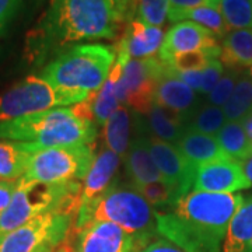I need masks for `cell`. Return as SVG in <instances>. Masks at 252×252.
Segmentation results:
<instances>
[{
	"label": "cell",
	"mask_w": 252,
	"mask_h": 252,
	"mask_svg": "<svg viewBox=\"0 0 252 252\" xmlns=\"http://www.w3.org/2000/svg\"><path fill=\"white\" fill-rule=\"evenodd\" d=\"M224 66L220 62L219 58H213L210 59L206 66L202 69V84H200V90H199V95L206 97L210 91L215 89L217 81L220 80V77L224 73Z\"/></svg>",
	"instance_id": "obj_35"
},
{
	"label": "cell",
	"mask_w": 252,
	"mask_h": 252,
	"mask_svg": "<svg viewBox=\"0 0 252 252\" xmlns=\"http://www.w3.org/2000/svg\"><path fill=\"white\" fill-rule=\"evenodd\" d=\"M135 252H185L182 248H180L178 245L172 244L171 241L158 237L154 238L153 241H150L149 244H146L143 248L137 250Z\"/></svg>",
	"instance_id": "obj_38"
},
{
	"label": "cell",
	"mask_w": 252,
	"mask_h": 252,
	"mask_svg": "<svg viewBox=\"0 0 252 252\" xmlns=\"http://www.w3.org/2000/svg\"><path fill=\"white\" fill-rule=\"evenodd\" d=\"M221 252H252V196L244 198L227 228Z\"/></svg>",
	"instance_id": "obj_22"
},
{
	"label": "cell",
	"mask_w": 252,
	"mask_h": 252,
	"mask_svg": "<svg viewBox=\"0 0 252 252\" xmlns=\"http://www.w3.org/2000/svg\"><path fill=\"white\" fill-rule=\"evenodd\" d=\"M17 188V181H1L0 180V216L9 207L13 195Z\"/></svg>",
	"instance_id": "obj_39"
},
{
	"label": "cell",
	"mask_w": 252,
	"mask_h": 252,
	"mask_svg": "<svg viewBox=\"0 0 252 252\" xmlns=\"http://www.w3.org/2000/svg\"><path fill=\"white\" fill-rule=\"evenodd\" d=\"M248 73H250V76H251V79H252V66L248 69Z\"/></svg>",
	"instance_id": "obj_45"
},
{
	"label": "cell",
	"mask_w": 252,
	"mask_h": 252,
	"mask_svg": "<svg viewBox=\"0 0 252 252\" xmlns=\"http://www.w3.org/2000/svg\"><path fill=\"white\" fill-rule=\"evenodd\" d=\"M111 4H112V9H114L118 21L119 23L127 21L130 0H111Z\"/></svg>",
	"instance_id": "obj_40"
},
{
	"label": "cell",
	"mask_w": 252,
	"mask_h": 252,
	"mask_svg": "<svg viewBox=\"0 0 252 252\" xmlns=\"http://www.w3.org/2000/svg\"><path fill=\"white\" fill-rule=\"evenodd\" d=\"M52 252H74V245H73L70 234H69V237H67L64 241H62V243L59 244Z\"/></svg>",
	"instance_id": "obj_42"
},
{
	"label": "cell",
	"mask_w": 252,
	"mask_h": 252,
	"mask_svg": "<svg viewBox=\"0 0 252 252\" xmlns=\"http://www.w3.org/2000/svg\"><path fill=\"white\" fill-rule=\"evenodd\" d=\"M125 64L115 61L108 79L101 87V90L95 94L94 102H93V114H94V122L95 125L102 127L108 121L111 115L117 111L121 105L118 101V83L122 76V69Z\"/></svg>",
	"instance_id": "obj_25"
},
{
	"label": "cell",
	"mask_w": 252,
	"mask_h": 252,
	"mask_svg": "<svg viewBox=\"0 0 252 252\" xmlns=\"http://www.w3.org/2000/svg\"><path fill=\"white\" fill-rule=\"evenodd\" d=\"M216 0H168V20L171 23H177L178 17L185 11L196 9L200 6L210 4Z\"/></svg>",
	"instance_id": "obj_36"
},
{
	"label": "cell",
	"mask_w": 252,
	"mask_h": 252,
	"mask_svg": "<svg viewBox=\"0 0 252 252\" xmlns=\"http://www.w3.org/2000/svg\"><path fill=\"white\" fill-rule=\"evenodd\" d=\"M98 126L76 115L73 107H61L0 124V139L30 143L32 150L93 144Z\"/></svg>",
	"instance_id": "obj_3"
},
{
	"label": "cell",
	"mask_w": 252,
	"mask_h": 252,
	"mask_svg": "<svg viewBox=\"0 0 252 252\" xmlns=\"http://www.w3.org/2000/svg\"><path fill=\"white\" fill-rule=\"evenodd\" d=\"M243 164L231 158L200 164L196 168L193 190L210 193H234L251 188Z\"/></svg>",
	"instance_id": "obj_15"
},
{
	"label": "cell",
	"mask_w": 252,
	"mask_h": 252,
	"mask_svg": "<svg viewBox=\"0 0 252 252\" xmlns=\"http://www.w3.org/2000/svg\"><path fill=\"white\" fill-rule=\"evenodd\" d=\"M115 59V49L108 45H73L45 64L41 76L59 90L89 97L101 90Z\"/></svg>",
	"instance_id": "obj_4"
},
{
	"label": "cell",
	"mask_w": 252,
	"mask_h": 252,
	"mask_svg": "<svg viewBox=\"0 0 252 252\" xmlns=\"http://www.w3.org/2000/svg\"><path fill=\"white\" fill-rule=\"evenodd\" d=\"M95 158L93 144L38 149L30 158L23 180L67 184L86 178Z\"/></svg>",
	"instance_id": "obj_8"
},
{
	"label": "cell",
	"mask_w": 252,
	"mask_h": 252,
	"mask_svg": "<svg viewBox=\"0 0 252 252\" xmlns=\"http://www.w3.org/2000/svg\"><path fill=\"white\" fill-rule=\"evenodd\" d=\"M32 153L34 150L30 143L0 139V180L18 181L23 178Z\"/></svg>",
	"instance_id": "obj_24"
},
{
	"label": "cell",
	"mask_w": 252,
	"mask_h": 252,
	"mask_svg": "<svg viewBox=\"0 0 252 252\" xmlns=\"http://www.w3.org/2000/svg\"><path fill=\"white\" fill-rule=\"evenodd\" d=\"M133 127L135 136L124 158L126 174L130 181L129 184L139 188L152 182H164L149 149V129L143 115L133 112Z\"/></svg>",
	"instance_id": "obj_13"
},
{
	"label": "cell",
	"mask_w": 252,
	"mask_h": 252,
	"mask_svg": "<svg viewBox=\"0 0 252 252\" xmlns=\"http://www.w3.org/2000/svg\"><path fill=\"white\" fill-rule=\"evenodd\" d=\"M118 26L111 0H51L44 16L28 32L26 58L42 64L74 42L115 38Z\"/></svg>",
	"instance_id": "obj_1"
},
{
	"label": "cell",
	"mask_w": 252,
	"mask_h": 252,
	"mask_svg": "<svg viewBox=\"0 0 252 252\" xmlns=\"http://www.w3.org/2000/svg\"><path fill=\"white\" fill-rule=\"evenodd\" d=\"M86 98V95L56 89L41 74H31L0 94V124L49 109L72 107Z\"/></svg>",
	"instance_id": "obj_7"
},
{
	"label": "cell",
	"mask_w": 252,
	"mask_h": 252,
	"mask_svg": "<svg viewBox=\"0 0 252 252\" xmlns=\"http://www.w3.org/2000/svg\"><path fill=\"white\" fill-rule=\"evenodd\" d=\"M240 122H241V125H243L244 132H245V135H247L248 142H250V144L252 146V111L248 115H245Z\"/></svg>",
	"instance_id": "obj_41"
},
{
	"label": "cell",
	"mask_w": 252,
	"mask_h": 252,
	"mask_svg": "<svg viewBox=\"0 0 252 252\" xmlns=\"http://www.w3.org/2000/svg\"><path fill=\"white\" fill-rule=\"evenodd\" d=\"M156 212H165L177 202L172 189L165 182H152L136 188Z\"/></svg>",
	"instance_id": "obj_32"
},
{
	"label": "cell",
	"mask_w": 252,
	"mask_h": 252,
	"mask_svg": "<svg viewBox=\"0 0 252 252\" xmlns=\"http://www.w3.org/2000/svg\"><path fill=\"white\" fill-rule=\"evenodd\" d=\"M24 0H0V38L6 32L9 24L17 16Z\"/></svg>",
	"instance_id": "obj_37"
},
{
	"label": "cell",
	"mask_w": 252,
	"mask_h": 252,
	"mask_svg": "<svg viewBox=\"0 0 252 252\" xmlns=\"http://www.w3.org/2000/svg\"><path fill=\"white\" fill-rule=\"evenodd\" d=\"M74 224V217L49 212L0 237V252H38L55 248L64 241Z\"/></svg>",
	"instance_id": "obj_9"
},
{
	"label": "cell",
	"mask_w": 252,
	"mask_h": 252,
	"mask_svg": "<svg viewBox=\"0 0 252 252\" xmlns=\"http://www.w3.org/2000/svg\"><path fill=\"white\" fill-rule=\"evenodd\" d=\"M121 164V157L114 152H111L105 146L99 149L98 154H95L94 162L90 171L84 178V184L81 187L80 202L77 219L84 216L94 203L102 198L109 189L117 184V174ZM74 220V221H76Z\"/></svg>",
	"instance_id": "obj_14"
},
{
	"label": "cell",
	"mask_w": 252,
	"mask_h": 252,
	"mask_svg": "<svg viewBox=\"0 0 252 252\" xmlns=\"http://www.w3.org/2000/svg\"><path fill=\"white\" fill-rule=\"evenodd\" d=\"M252 111V79L248 72H241L240 79L230 99L227 101L223 112L227 122L241 121L245 115Z\"/></svg>",
	"instance_id": "obj_28"
},
{
	"label": "cell",
	"mask_w": 252,
	"mask_h": 252,
	"mask_svg": "<svg viewBox=\"0 0 252 252\" xmlns=\"http://www.w3.org/2000/svg\"><path fill=\"white\" fill-rule=\"evenodd\" d=\"M168 17V0H130L127 23L139 20L144 24L160 27Z\"/></svg>",
	"instance_id": "obj_29"
},
{
	"label": "cell",
	"mask_w": 252,
	"mask_h": 252,
	"mask_svg": "<svg viewBox=\"0 0 252 252\" xmlns=\"http://www.w3.org/2000/svg\"><path fill=\"white\" fill-rule=\"evenodd\" d=\"M80 193V182L45 184L20 178L9 207L0 216V237L49 212H61L76 220Z\"/></svg>",
	"instance_id": "obj_6"
},
{
	"label": "cell",
	"mask_w": 252,
	"mask_h": 252,
	"mask_svg": "<svg viewBox=\"0 0 252 252\" xmlns=\"http://www.w3.org/2000/svg\"><path fill=\"white\" fill-rule=\"evenodd\" d=\"M241 193L192 190L157 212L158 235L185 252H221L227 228L243 205Z\"/></svg>",
	"instance_id": "obj_2"
},
{
	"label": "cell",
	"mask_w": 252,
	"mask_h": 252,
	"mask_svg": "<svg viewBox=\"0 0 252 252\" xmlns=\"http://www.w3.org/2000/svg\"><path fill=\"white\" fill-rule=\"evenodd\" d=\"M225 122L227 119H225L223 108L203 102L193 112V115L189 118L188 129L216 137L220 129L225 125Z\"/></svg>",
	"instance_id": "obj_30"
},
{
	"label": "cell",
	"mask_w": 252,
	"mask_h": 252,
	"mask_svg": "<svg viewBox=\"0 0 252 252\" xmlns=\"http://www.w3.org/2000/svg\"><path fill=\"white\" fill-rule=\"evenodd\" d=\"M243 70H238V69H227L225 67L223 76L220 77V80L217 81V84L215 86V89L207 94L206 101L207 104H212V105H216L223 108L227 101L230 99L233 91L235 89V84L240 79V74Z\"/></svg>",
	"instance_id": "obj_33"
},
{
	"label": "cell",
	"mask_w": 252,
	"mask_h": 252,
	"mask_svg": "<svg viewBox=\"0 0 252 252\" xmlns=\"http://www.w3.org/2000/svg\"><path fill=\"white\" fill-rule=\"evenodd\" d=\"M210 59H213L212 55L202 52V51H195V52L175 55L171 61L165 64L174 72H192V70H202Z\"/></svg>",
	"instance_id": "obj_34"
},
{
	"label": "cell",
	"mask_w": 252,
	"mask_h": 252,
	"mask_svg": "<svg viewBox=\"0 0 252 252\" xmlns=\"http://www.w3.org/2000/svg\"><path fill=\"white\" fill-rule=\"evenodd\" d=\"M228 30L252 27V0H219Z\"/></svg>",
	"instance_id": "obj_31"
},
{
	"label": "cell",
	"mask_w": 252,
	"mask_h": 252,
	"mask_svg": "<svg viewBox=\"0 0 252 252\" xmlns=\"http://www.w3.org/2000/svg\"><path fill=\"white\" fill-rule=\"evenodd\" d=\"M154 102L160 107L174 111L184 118H189L193 115V112L205 102L199 98V94L193 91L188 84L175 77L168 70V66L165 67V73L157 83L156 93H154Z\"/></svg>",
	"instance_id": "obj_18"
},
{
	"label": "cell",
	"mask_w": 252,
	"mask_h": 252,
	"mask_svg": "<svg viewBox=\"0 0 252 252\" xmlns=\"http://www.w3.org/2000/svg\"><path fill=\"white\" fill-rule=\"evenodd\" d=\"M164 35L165 34L160 27H153L139 20H132L114 48L117 54L115 61L126 64L130 59L154 58L160 52Z\"/></svg>",
	"instance_id": "obj_17"
},
{
	"label": "cell",
	"mask_w": 252,
	"mask_h": 252,
	"mask_svg": "<svg viewBox=\"0 0 252 252\" xmlns=\"http://www.w3.org/2000/svg\"><path fill=\"white\" fill-rule=\"evenodd\" d=\"M202 51L219 58L221 46L213 32L192 21H181L174 24L167 34L158 52V59L162 63H168L175 55L185 52Z\"/></svg>",
	"instance_id": "obj_12"
},
{
	"label": "cell",
	"mask_w": 252,
	"mask_h": 252,
	"mask_svg": "<svg viewBox=\"0 0 252 252\" xmlns=\"http://www.w3.org/2000/svg\"><path fill=\"white\" fill-rule=\"evenodd\" d=\"M243 170L245 172V175H247V178L248 181L252 184V156L248 158V160H245L243 162Z\"/></svg>",
	"instance_id": "obj_43"
},
{
	"label": "cell",
	"mask_w": 252,
	"mask_h": 252,
	"mask_svg": "<svg viewBox=\"0 0 252 252\" xmlns=\"http://www.w3.org/2000/svg\"><path fill=\"white\" fill-rule=\"evenodd\" d=\"M132 127H133V111L125 105H119L117 111L111 115L105 125L102 126V136L105 147L111 152L125 158L132 140Z\"/></svg>",
	"instance_id": "obj_23"
},
{
	"label": "cell",
	"mask_w": 252,
	"mask_h": 252,
	"mask_svg": "<svg viewBox=\"0 0 252 252\" xmlns=\"http://www.w3.org/2000/svg\"><path fill=\"white\" fill-rule=\"evenodd\" d=\"M165 67L167 64L158 58L127 61L118 83L119 104L146 115L153 107L156 87L165 73Z\"/></svg>",
	"instance_id": "obj_10"
},
{
	"label": "cell",
	"mask_w": 252,
	"mask_h": 252,
	"mask_svg": "<svg viewBox=\"0 0 252 252\" xmlns=\"http://www.w3.org/2000/svg\"><path fill=\"white\" fill-rule=\"evenodd\" d=\"M149 133L167 143L177 144L188 129V119L154 102L150 111L143 115Z\"/></svg>",
	"instance_id": "obj_20"
},
{
	"label": "cell",
	"mask_w": 252,
	"mask_h": 252,
	"mask_svg": "<svg viewBox=\"0 0 252 252\" xmlns=\"http://www.w3.org/2000/svg\"><path fill=\"white\" fill-rule=\"evenodd\" d=\"M175 146L187 158V161L190 162L195 168L205 162L228 158L221 150L220 144L217 143L215 136L203 135L190 129L185 130V133Z\"/></svg>",
	"instance_id": "obj_19"
},
{
	"label": "cell",
	"mask_w": 252,
	"mask_h": 252,
	"mask_svg": "<svg viewBox=\"0 0 252 252\" xmlns=\"http://www.w3.org/2000/svg\"><path fill=\"white\" fill-rule=\"evenodd\" d=\"M220 62L227 69H250L252 66V27L231 30L221 39Z\"/></svg>",
	"instance_id": "obj_21"
},
{
	"label": "cell",
	"mask_w": 252,
	"mask_h": 252,
	"mask_svg": "<svg viewBox=\"0 0 252 252\" xmlns=\"http://www.w3.org/2000/svg\"><path fill=\"white\" fill-rule=\"evenodd\" d=\"M181 21H192L195 24H199V26L209 30L210 32H213L217 39H223L227 35V32L230 31L225 24L224 17L220 11L219 0L210 3V4H206V6H200L196 9L185 11L178 17L177 23H181Z\"/></svg>",
	"instance_id": "obj_27"
},
{
	"label": "cell",
	"mask_w": 252,
	"mask_h": 252,
	"mask_svg": "<svg viewBox=\"0 0 252 252\" xmlns=\"http://www.w3.org/2000/svg\"><path fill=\"white\" fill-rule=\"evenodd\" d=\"M94 220L109 221L125 230L135 241V251L158 235L157 212L132 184L117 182L84 216L74 221L73 228L79 230Z\"/></svg>",
	"instance_id": "obj_5"
},
{
	"label": "cell",
	"mask_w": 252,
	"mask_h": 252,
	"mask_svg": "<svg viewBox=\"0 0 252 252\" xmlns=\"http://www.w3.org/2000/svg\"><path fill=\"white\" fill-rule=\"evenodd\" d=\"M216 140L225 156L234 161L243 164L252 156V146L247 139L240 121L225 122V125L216 135Z\"/></svg>",
	"instance_id": "obj_26"
},
{
	"label": "cell",
	"mask_w": 252,
	"mask_h": 252,
	"mask_svg": "<svg viewBox=\"0 0 252 252\" xmlns=\"http://www.w3.org/2000/svg\"><path fill=\"white\" fill-rule=\"evenodd\" d=\"M76 231L74 252H135L132 235L114 223L94 220Z\"/></svg>",
	"instance_id": "obj_16"
},
{
	"label": "cell",
	"mask_w": 252,
	"mask_h": 252,
	"mask_svg": "<svg viewBox=\"0 0 252 252\" xmlns=\"http://www.w3.org/2000/svg\"><path fill=\"white\" fill-rule=\"evenodd\" d=\"M149 149L162 180L172 189L177 200L189 193L193 188L196 168L187 161L177 146L149 133Z\"/></svg>",
	"instance_id": "obj_11"
},
{
	"label": "cell",
	"mask_w": 252,
	"mask_h": 252,
	"mask_svg": "<svg viewBox=\"0 0 252 252\" xmlns=\"http://www.w3.org/2000/svg\"><path fill=\"white\" fill-rule=\"evenodd\" d=\"M55 248H56V247H55ZM55 248H44V250H41V251H38V252H52Z\"/></svg>",
	"instance_id": "obj_44"
}]
</instances>
